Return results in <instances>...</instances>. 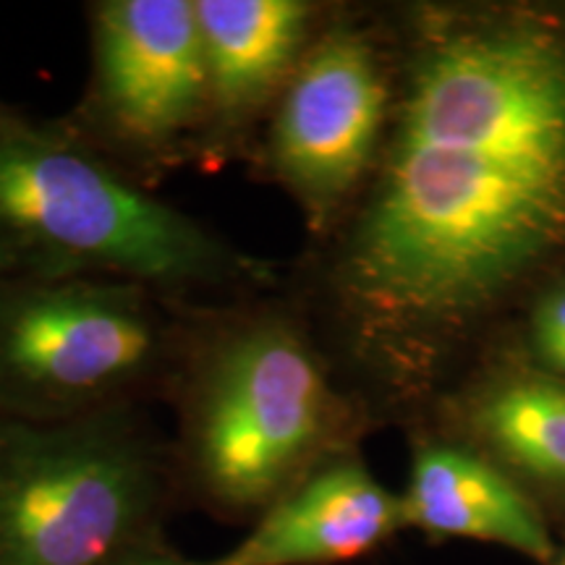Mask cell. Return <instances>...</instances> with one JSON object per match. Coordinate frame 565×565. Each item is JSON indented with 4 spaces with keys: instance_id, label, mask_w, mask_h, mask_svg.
Listing matches in <instances>:
<instances>
[{
    "instance_id": "1",
    "label": "cell",
    "mask_w": 565,
    "mask_h": 565,
    "mask_svg": "<svg viewBox=\"0 0 565 565\" xmlns=\"http://www.w3.org/2000/svg\"><path fill=\"white\" fill-rule=\"evenodd\" d=\"M387 139L341 225L282 273L333 351L414 393L448 343L565 249V38L416 11Z\"/></svg>"
},
{
    "instance_id": "2",
    "label": "cell",
    "mask_w": 565,
    "mask_h": 565,
    "mask_svg": "<svg viewBox=\"0 0 565 565\" xmlns=\"http://www.w3.org/2000/svg\"><path fill=\"white\" fill-rule=\"evenodd\" d=\"M166 406L183 505L246 529L362 424L282 280L192 303Z\"/></svg>"
},
{
    "instance_id": "3",
    "label": "cell",
    "mask_w": 565,
    "mask_h": 565,
    "mask_svg": "<svg viewBox=\"0 0 565 565\" xmlns=\"http://www.w3.org/2000/svg\"><path fill=\"white\" fill-rule=\"evenodd\" d=\"M126 280L179 301L278 286L282 273L160 200L63 118L0 105V280Z\"/></svg>"
},
{
    "instance_id": "4",
    "label": "cell",
    "mask_w": 565,
    "mask_h": 565,
    "mask_svg": "<svg viewBox=\"0 0 565 565\" xmlns=\"http://www.w3.org/2000/svg\"><path fill=\"white\" fill-rule=\"evenodd\" d=\"M183 505L150 408L74 422L0 416V565H118Z\"/></svg>"
},
{
    "instance_id": "5",
    "label": "cell",
    "mask_w": 565,
    "mask_h": 565,
    "mask_svg": "<svg viewBox=\"0 0 565 565\" xmlns=\"http://www.w3.org/2000/svg\"><path fill=\"white\" fill-rule=\"evenodd\" d=\"M192 303L126 280H0V416L166 404Z\"/></svg>"
},
{
    "instance_id": "6",
    "label": "cell",
    "mask_w": 565,
    "mask_h": 565,
    "mask_svg": "<svg viewBox=\"0 0 565 565\" xmlns=\"http://www.w3.org/2000/svg\"><path fill=\"white\" fill-rule=\"evenodd\" d=\"M89 74L68 129L141 186L200 168L210 95L194 0H92Z\"/></svg>"
},
{
    "instance_id": "7",
    "label": "cell",
    "mask_w": 565,
    "mask_h": 565,
    "mask_svg": "<svg viewBox=\"0 0 565 565\" xmlns=\"http://www.w3.org/2000/svg\"><path fill=\"white\" fill-rule=\"evenodd\" d=\"M395 100V61L370 26L330 13L259 131L252 168L299 210L309 244L333 233L370 183Z\"/></svg>"
},
{
    "instance_id": "8",
    "label": "cell",
    "mask_w": 565,
    "mask_h": 565,
    "mask_svg": "<svg viewBox=\"0 0 565 565\" xmlns=\"http://www.w3.org/2000/svg\"><path fill=\"white\" fill-rule=\"evenodd\" d=\"M210 116L200 168L249 162L259 131L333 9L315 0H194Z\"/></svg>"
},
{
    "instance_id": "9",
    "label": "cell",
    "mask_w": 565,
    "mask_h": 565,
    "mask_svg": "<svg viewBox=\"0 0 565 565\" xmlns=\"http://www.w3.org/2000/svg\"><path fill=\"white\" fill-rule=\"evenodd\" d=\"M406 529L404 498L351 450L324 458L267 508L215 565H341Z\"/></svg>"
},
{
    "instance_id": "10",
    "label": "cell",
    "mask_w": 565,
    "mask_h": 565,
    "mask_svg": "<svg viewBox=\"0 0 565 565\" xmlns=\"http://www.w3.org/2000/svg\"><path fill=\"white\" fill-rule=\"evenodd\" d=\"M406 526L450 540L492 542L536 561L553 555L547 529L511 479L469 445L427 437L414 448Z\"/></svg>"
},
{
    "instance_id": "11",
    "label": "cell",
    "mask_w": 565,
    "mask_h": 565,
    "mask_svg": "<svg viewBox=\"0 0 565 565\" xmlns=\"http://www.w3.org/2000/svg\"><path fill=\"white\" fill-rule=\"evenodd\" d=\"M450 424L513 469L565 484V380L550 374H498L448 406Z\"/></svg>"
},
{
    "instance_id": "12",
    "label": "cell",
    "mask_w": 565,
    "mask_h": 565,
    "mask_svg": "<svg viewBox=\"0 0 565 565\" xmlns=\"http://www.w3.org/2000/svg\"><path fill=\"white\" fill-rule=\"evenodd\" d=\"M534 341L536 349L540 345H550L557 341H565V288H557L540 301L534 315Z\"/></svg>"
},
{
    "instance_id": "13",
    "label": "cell",
    "mask_w": 565,
    "mask_h": 565,
    "mask_svg": "<svg viewBox=\"0 0 565 565\" xmlns=\"http://www.w3.org/2000/svg\"><path fill=\"white\" fill-rule=\"evenodd\" d=\"M118 565H215V563H212V557L210 561H194V557H186L166 540V542H158V545H152V547L139 550V553L129 555Z\"/></svg>"
},
{
    "instance_id": "14",
    "label": "cell",
    "mask_w": 565,
    "mask_h": 565,
    "mask_svg": "<svg viewBox=\"0 0 565 565\" xmlns=\"http://www.w3.org/2000/svg\"><path fill=\"white\" fill-rule=\"evenodd\" d=\"M540 353H542V359H545V362L553 366L557 374H563V377H565V341L540 345Z\"/></svg>"
},
{
    "instance_id": "15",
    "label": "cell",
    "mask_w": 565,
    "mask_h": 565,
    "mask_svg": "<svg viewBox=\"0 0 565 565\" xmlns=\"http://www.w3.org/2000/svg\"><path fill=\"white\" fill-rule=\"evenodd\" d=\"M561 565H565V561H563V563H561Z\"/></svg>"
},
{
    "instance_id": "16",
    "label": "cell",
    "mask_w": 565,
    "mask_h": 565,
    "mask_svg": "<svg viewBox=\"0 0 565 565\" xmlns=\"http://www.w3.org/2000/svg\"><path fill=\"white\" fill-rule=\"evenodd\" d=\"M0 105H3V103H0Z\"/></svg>"
}]
</instances>
